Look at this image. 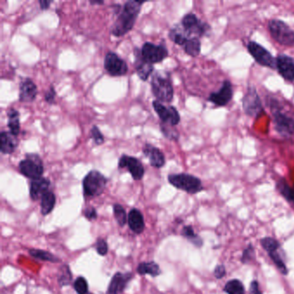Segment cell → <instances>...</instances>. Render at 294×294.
I'll return each instance as SVG.
<instances>
[{
	"mask_svg": "<svg viewBox=\"0 0 294 294\" xmlns=\"http://www.w3.org/2000/svg\"><path fill=\"white\" fill-rule=\"evenodd\" d=\"M223 290L227 294H245V288L239 280H231L224 286Z\"/></svg>",
	"mask_w": 294,
	"mask_h": 294,
	"instance_id": "31",
	"label": "cell"
},
{
	"mask_svg": "<svg viewBox=\"0 0 294 294\" xmlns=\"http://www.w3.org/2000/svg\"><path fill=\"white\" fill-rule=\"evenodd\" d=\"M74 288L78 294H86L88 293V283L84 277H78L74 283Z\"/></svg>",
	"mask_w": 294,
	"mask_h": 294,
	"instance_id": "38",
	"label": "cell"
},
{
	"mask_svg": "<svg viewBox=\"0 0 294 294\" xmlns=\"http://www.w3.org/2000/svg\"><path fill=\"white\" fill-rule=\"evenodd\" d=\"M168 182L175 188L187 192L189 194H196L204 190L200 179L189 174H173L168 175Z\"/></svg>",
	"mask_w": 294,
	"mask_h": 294,
	"instance_id": "5",
	"label": "cell"
},
{
	"mask_svg": "<svg viewBox=\"0 0 294 294\" xmlns=\"http://www.w3.org/2000/svg\"><path fill=\"white\" fill-rule=\"evenodd\" d=\"M104 67L106 72L112 77L125 75L129 71L126 62L112 51L108 52L105 56Z\"/></svg>",
	"mask_w": 294,
	"mask_h": 294,
	"instance_id": "11",
	"label": "cell"
},
{
	"mask_svg": "<svg viewBox=\"0 0 294 294\" xmlns=\"http://www.w3.org/2000/svg\"><path fill=\"white\" fill-rule=\"evenodd\" d=\"M142 55L152 65L163 62L168 56V48L164 45H156L152 42H145L141 48Z\"/></svg>",
	"mask_w": 294,
	"mask_h": 294,
	"instance_id": "12",
	"label": "cell"
},
{
	"mask_svg": "<svg viewBox=\"0 0 294 294\" xmlns=\"http://www.w3.org/2000/svg\"><path fill=\"white\" fill-rule=\"evenodd\" d=\"M247 48L250 55L259 65L270 69H276V58H274L270 52L262 45L259 44L257 41H250L247 45Z\"/></svg>",
	"mask_w": 294,
	"mask_h": 294,
	"instance_id": "10",
	"label": "cell"
},
{
	"mask_svg": "<svg viewBox=\"0 0 294 294\" xmlns=\"http://www.w3.org/2000/svg\"><path fill=\"white\" fill-rule=\"evenodd\" d=\"M92 294V293H89V292H88V293H87V294Z\"/></svg>",
	"mask_w": 294,
	"mask_h": 294,
	"instance_id": "48",
	"label": "cell"
},
{
	"mask_svg": "<svg viewBox=\"0 0 294 294\" xmlns=\"http://www.w3.org/2000/svg\"><path fill=\"white\" fill-rule=\"evenodd\" d=\"M168 37L173 42H175V44L184 47L186 41L192 37L184 30L182 24H176L169 31Z\"/></svg>",
	"mask_w": 294,
	"mask_h": 294,
	"instance_id": "24",
	"label": "cell"
},
{
	"mask_svg": "<svg viewBox=\"0 0 294 294\" xmlns=\"http://www.w3.org/2000/svg\"><path fill=\"white\" fill-rule=\"evenodd\" d=\"M118 168H127L135 181H140L144 178L145 174V169L142 161L137 158L127 154H123L120 157Z\"/></svg>",
	"mask_w": 294,
	"mask_h": 294,
	"instance_id": "14",
	"label": "cell"
},
{
	"mask_svg": "<svg viewBox=\"0 0 294 294\" xmlns=\"http://www.w3.org/2000/svg\"><path fill=\"white\" fill-rule=\"evenodd\" d=\"M267 28L271 37L285 47L294 46V31L284 21L273 18L268 21Z\"/></svg>",
	"mask_w": 294,
	"mask_h": 294,
	"instance_id": "4",
	"label": "cell"
},
{
	"mask_svg": "<svg viewBox=\"0 0 294 294\" xmlns=\"http://www.w3.org/2000/svg\"><path fill=\"white\" fill-rule=\"evenodd\" d=\"M226 275L225 267L223 265H219L217 266L214 270V276H215L218 280H220L222 278L224 277Z\"/></svg>",
	"mask_w": 294,
	"mask_h": 294,
	"instance_id": "44",
	"label": "cell"
},
{
	"mask_svg": "<svg viewBox=\"0 0 294 294\" xmlns=\"http://www.w3.org/2000/svg\"><path fill=\"white\" fill-rule=\"evenodd\" d=\"M183 48L185 54L192 57H197L201 52V41L199 38L191 37L186 41Z\"/></svg>",
	"mask_w": 294,
	"mask_h": 294,
	"instance_id": "29",
	"label": "cell"
},
{
	"mask_svg": "<svg viewBox=\"0 0 294 294\" xmlns=\"http://www.w3.org/2000/svg\"><path fill=\"white\" fill-rule=\"evenodd\" d=\"M268 106L273 115L274 128L278 133L285 138H294V115L282 107L281 102L271 98Z\"/></svg>",
	"mask_w": 294,
	"mask_h": 294,
	"instance_id": "2",
	"label": "cell"
},
{
	"mask_svg": "<svg viewBox=\"0 0 294 294\" xmlns=\"http://www.w3.org/2000/svg\"><path fill=\"white\" fill-rule=\"evenodd\" d=\"M90 3L92 5H103L105 3V1H102V0H91Z\"/></svg>",
	"mask_w": 294,
	"mask_h": 294,
	"instance_id": "47",
	"label": "cell"
},
{
	"mask_svg": "<svg viewBox=\"0 0 294 294\" xmlns=\"http://www.w3.org/2000/svg\"><path fill=\"white\" fill-rule=\"evenodd\" d=\"M276 69L280 75L288 82H294V58L280 54L276 57Z\"/></svg>",
	"mask_w": 294,
	"mask_h": 294,
	"instance_id": "16",
	"label": "cell"
},
{
	"mask_svg": "<svg viewBox=\"0 0 294 294\" xmlns=\"http://www.w3.org/2000/svg\"><path fill=\"white\" fill-rule=\"evenodd\" d=\"M55 97H56V92H55V88L51 86L45 93V101L49 105H53V104H55Z\"/></svg>",
	"mask_w": 294,
	"mask_h": 294,
	"instance_id": "42",
	"label": "cell"
},
{
	"mask_svg": "<svg viewBox=\"0 0 294 294\" xmlns=\"http://www.w3.org/2000/svg\"><path fill=\"white\" fill-rule=\"evenodd\" d=\"M113 212H114V216L115 219L118 225L120 227H123L126 224L127 221H128V217L126 215V212L125 209L123 208L122 205L119 204H115L113 205Z\"/></svg>",
	"mask_w": 294,
	"mask_h": 294,
	"instance_id": "34",
	"label": "cell"
},
{
	"mask_svg": "<svg viewBox=\"0 0 294 294\" xmlns=\"http://www.w3.org/2000/svg\"><path fill=\"white\" fill-rule=\"evenodd\" d=\"M268 255H269L271 259L274 261V263L276 265V267H278V269L280 270L281 274L287 275L288 274V267L286 266V264H285L283 260L281 259L280 254L278 253L277 251H274V252L269 253Z\"/></svg>",
	"mask_w": 294,
	"mask_h": 294,
	"instance_id": "37",
	"label": "cell"
},
{
	"mask_svg": "<svg viewBox=\"0 0 294 294\" xmlns=\"http://www.w3.org/2000/svg\"><path fill=\"white\" fill-rule=\"evenodd\" d=\"M29 254L33 258L37 259V260L49 261V262H54V263L61 261L58 257H55V255H53L48 251H45V250L31 249V250H29Z\"/></svg>",
	"mask_w": 294,
	"mask_h": 294,
	"instance_id": "30",
	"label": "cell"
},
{
	"mask_svg": "<svg viewBox=\"0 0 294 294\" xmlns=\"http://www.w3.org/2000/svg\"><path fill=\"white\" fill-rule=\"evenodd\" d=\"M233 95H234V90H233L232 83L229 80H224L219 91L213 92L210 94L208 100L215 106L222 107V106H227L231 101Z\"/></svg>",
	"mask_w": 294,
	"mask_h": 294,
	"instance_id": "15",
	"label": "cell"
},
{
	"mask_svg": "<svg viewBox=\"0 0 294 294\" xmlns=\"http://www.w3.org/2000/svg\"><path fill=\"white\" fill-rule=\"evenodd\" d=\"M152 105L154 107V111L160 117L161 123L175 127L178 125L181 122L180 113L175 106H166L157 100L153 101Z\"/></svg>",
	"mask_w": 294,
	"mask_h": 294,
	"instance_id": "13",
	"label": "cell"
},
{
	"mask_svg": "<svg viewBox=\"0 0 294 294\" xmlns=\"http://www.w3.org/2000/svg\"><path fill=\"white\" fill-rule=\"evenodd\" d=\"M132 278H133V274L131 273L123 274L117 272L114 274L111 281L110 282L106 294H123L126 288L127 285L129 284V282L131 281Z\"/></svg>",
	"mask_w": 294,
	"mask_h": 294,
	"instance_id": "18",
	"label": "cell"
},
{
	"mask_svg": "<svg viewBox=\"0 0 294 294\" xmlns=\"http://www.w3.org/2000/svg\"><path fill=\"white\" fill-rule=\"evenodd\" d=\"M56 197L55 193L48 191L41 198V212L43 216L48 215L55 208Z\"/></svg>",
	"mask_w": 294,
	"mask_h": 294,
	"instance_id": "27",
	"label": "cell"
},
{
	"mask_svg": "<svg viewBox=\"0 0 294 294\" xmlns=\"http://www.w3.org/2000/svg\"><path fill=\"white\" fill-rule=\"evenodd\" d=\"M277 189L281 195L294 205V188L289 185L285 179L281 178L278 181Z\"/></svg>",
	"mask_w": 294,
	"mask_h": 294,
	"instance_id": "28",
	"label": "cell"
},
{
	"mask_svg": "<svg viewBox=\"0 0 294 294\" xmlns=\"http://www.w3.org/2000/svg\"><path fill=\"white\" fill-rule=\"evenodd\" d=\"M256 258V252L253 245L250 244L243 251V256L241 258V261L243 264H249Z\"/></svg>",
	"mask_w": 294,
	"mask_h": 294,
	"instance_id": "39",
	"label": "cell"
},
{
	"mask_svg": "<svg viewBox=\"0 0 294 294\" xmlns=\"http://www.w3.org/2000/svg\"><path fill=\"white\" fill-rule=\"evenodd\" d=\"M53 3H54V1H52V0H40L39 1L40 9L42 10H48Z\"/></svg>",
	"mask_w": 294,
	"mask_h": 294,
	"instance_id": "46",
	"label": "cell"
},
{
	"mask_svg": "<svg viewBox=\"0 0 294 294\" xmlns=\"http://www.w3.org/2000/svg\"><path fill=\"white\" fill-rule=\"evenodd\" d=\"M73 280V274L70 267L68 265H64L59 271L58 284L61 288L69 286Z\"/></svg>",
	"mask_w": 294,
	"mask_h": 294,
	"instance_id": "32",
	"label": "cell"
},
{
	"mask_svg": "<svg viewBox=\"0 0 294 294\" xmlns=\"http://www.w3.org/2000/svg\"><path fill=\"white\" fill-rule=\"evenodd\" d=\"M137 271L140 275H150L152 277H156L161 273L160 266L154 261L142 262L137 266Z\"/></svg>",
	"mask_w": 294,
	"mask_h": 294,
	"instance_id": "26",
	"label": "cell"
},
{
	"mask_svg": "<svg viewBox=\"0 0 294 294\" xmlns=\"http://www.w3.org/2000/svg\"><path fill=\"white\" fill-rule=\"evenodd\" d=\"M18 140L10 131L3 130L0 133V151L3 154H11L17 149Z\"/></svg>",
	"mask_w": 294,
	"mask_h": 294,
	"instance_id": "22",
	"label": "cell"
},
{
	"mask_svg": "<svg viewBox=\"0 0 294 294\" xmlns=\"http://www.w3.org/2000/svg\"><path fill=\"white\" fill-rule=\"evenodd\" d=\"M243 108L247 116L259 118L264 113V107L255 86L248 87L243 99Z\"/></svg>",
	"mask_w": 294,
	"mask_h": 294,
	"instance_id": "8",
	"label": "cell"
},
{
	"mask_svg": "<svg viewBox=\"0 0 294 294\" xmlns=\"http://www.w3.org/2000/svg\"><path fill=\"white\" fill-rule=\"evenodd\" d=\"M8 122L7 126L10 130V133L17 137L20 134V119H19V112L17 110L10 108L7 111Z\"/></svg>",
	"mask_w": 294,
	"mask_h": 294,
	"instance_id": "25",
	"label": "cell"
},
{
	"mask_svg": "<svg viewBox=\"0 0 294 294\" xmlns=\"http://www.w3.org/2000/svg\"><path fill=\"white\" fill-rule=\"evenodd\" d=\"M151 89L159 102L171 103L174 99L175 90L171 77L167 72L159 71L152 74Z\"/></svg>",
	"mask_w": 294,
	"mask_h": 294,
	"instance_id": "3",
	"label": "cell"
},
{
	"mask_svg": "<svg viewBox=\"0 0 294 294\" xmlns=\"http://www.w3.org/2000/svg\"><path fill=\"white\" fill-rule=\"evenodd\" d=\"M96 250L99 256H106L108 253V244L106 240L99 238L96 242Z\"/></svg>",
	"mask_w": 294,
	"mask_h": 294,
	"instance_id": "41",
	"label": "cell"
},
{
	"mask_svg": "<svg viewBox=\"0 0 294 294\" xmlns=\"http://www.w3.org/2000/svg\"><path fill=\"white\" fill-rule=\"evenodd\" d=\"M134 55H135V69L137 74L142 80L146 81L152 75V73L154 72V65L148 63L143 57L141 48H135Z\"/></svg>",
	"mask_w": 294,
	"mask_h": 294,
	"instance_id": "17",
	"label": "cell"
},
{
	"mask_svg": "<svg viewBox=\"0 0 294 294\" xmlns=\"http://www.w3.org/2000/svg\"><path fill=\"white\" fill-rule=\"evenodd\" d=\"M49 186H50V181L44 177L31 181V187H30V195L31 199L34 201L41 199V197L49 191Z\"/></svg>",
	"mask_w": 294,
	"mask_h": 294,
	"instance_id": "21",
	"label": "cell"
},
{
	"mask_svg": "<svg viewBox=\"0 0 294 294\" xmlns=\"http://www.w3.org/2000/svg\"><path fill=\"white\" fill-rule=\"evenodd\" d=\"M293 187H294V186H293Z\"/></svg>",
	"mask_w": 294,
	"mask_h": 294,
	"instance_id": "49",
	"label": "cell"
},
{
	"mask_svg": "<svg viewBox=\"0 0 294 294\" xmlns=\"http://www.w3.org/2000/svg\"><path fill=\"white\" fill-rule=\"evenodd\" d=\"M250 294H262L257 281H252L250 284Z\"/></svg>",
	"mask_w": 294,
	"mask_h": 294,
	"instance_id": "45",
	"label": "cell"
},
{
	"mask_svg": "<svg viewBox=\"0 0 294 294\" xmlns=\"http://www.w3.org/2000/svg\"><path fill=\"white\" fill-rule=\"evenodd\" d=\"M83 214L85 216V218L89 221H93L98 218V212H97L96 209L93 208L92 206L85 209Z\"/></svg>",
	"mask_w": 294,
	"mask_h": 294,
	"instance_id": "43",
	"label": "cell"
},
{
	"mask_svg": "<svg viewBox=\"0 0 294 294\" xmlns=\"http://www.w3.org/2000/svg\"><path fill=\"white\" fill-rule=\"evenodd\" d=\"M260 244L268 254L277 251L280 248V243H278L277 240L274 239L273 237H263L260 240Z\"/></svg>",
	"mask_w": 294,
	"mask_h": 294,
	"instance_id": "36",
	"label": "cell"
},
{
	"mask_svg": "<svg viewBox=\"0 0 294 294\" xmlns=\"http://www.w3.org/2000/svg\"><path fill=\"white\" fill-rule=\"evenodd\" d=\"M108 180L100 172L93 170L89 172L83 180V192L85 197L94 198L102 194Z\"/></svg>",
	"mask_w": 294,
	"mask_h": 294,
	"instance_id": "6",
	"label": "cell"
},
{
	"mask_svg": "<svg viewBox=\"0 0 294 294\" xmlns=\"http://www.w3.org/2000/svg\"><path fill=\"white\" fill-rule=\"evenodd\" d=\"M144 3V1L138 0H130L125 2L119 14H117L118 16L116 20L110 28L111 35L116 37H121L129 33L133 29L140 13L142 5Z\"/></svg>",
	"mask_w": 294,
	"mask_h": 294,
	"instance_id": "1",
	"label": "cell"
},
{
	"mask_svg": "<svg viewBox=\"0 0 294 294\" xmlns=\"http://www.w3.org/2000/svg\"><path fill=\"white\" fill-rule=\"evenodd\" d=\"M37 86L31 79L26 78L19 86V100L23 103H31L37 96Z\"/></svg>",
	"mask_w": 294,
	"mask_h": 294,
	"instance_id": "20",
	"label": "cell"
},
{
	"mask_svg": "<svg viewBox=\"0 0 294 294\" xmlns=\"http://www.w3.org/2000/svg\"><path fill=\"white\" fill-rule=\"evenodd\" d=\"M128 224L130 229L136 234L143 233L145 228L144 216L138 209L130 210L128 215Z\"/></svg>",
	"mask_w": 294,
	"mask_h": 294,
	"instance_id": "23",
	"label": "cell"
},
{
	"mask_svg": "<svg viewBox=\"0 0 294 294\" xmlns=\"http://www.w3.org/2000/svg\"><path fill=\"white\" fill-rule=\"evenodd\" d=\"M181 24L192 37H203L209 35L211 31V26L207 23L200 20L195 14L192 12L183 17Z\"/></svg>",
	"mask_w": 294,
	"mask_h": 294,
	"instance_id": "9",
	"label": "cell"
},
{
	"mask_svg": "<svg viewBox=\"0 0 294 294\" xmlns=\"http://www.w3.org/2000/svg\"><path fill=\"white\" fill-rule=\"evenodd\" d=\"M161 133L163 134L167 139L171 141H178L180 138V133L178 130L175 129V127L171 126L166 123H161Z\"/></svg>",
	"mask_w": 294,
	"mask_h": 294,
	"instance_id": "35",
	"label": "cell"
},
{
	"mask_svg": "<svg viewBox=\"0 0 294 294\" xmlns=\"http://www.w3.org/2000/svg\"><path fill=\"white\" fill-rule=\"evenodd\" d=\"M182 235L185 236V238H187L189 241H191L196 247L199 248L203 245V240L198 235H196L192 226H184V228L182 229Z\"/></svg>",
	"mask_w": 294,
	"mask_h": 294,
	"instance_id": "33",
	"label": "cell"
},
{
	"mask_svg": "<svg viewBox=\"0 0 294 294\" xmlns=\"http://www.w3.org/2000/svg\"><path fill=\"white\" fill-rule=\"evenodd\" d=\"M143 153L148 158L149 163L155 168H161L166 163V158L160 148L154 147L153 144H144Z\"/></svg>",
	"mask_w": 294,
	"mask_h": 294,
	"instance_id": "19",
	"label": "cell"
},
{
	"mask_svg": "<svg viewBox=\"0 0 294 294\" xmlns=\"http://www.w3.org/2000/svg\"><path fill=\"white\" fill-rule=\"evenodd\" d=\"M19 172L26 178L37 180L41 178L44 173V165L37 154H27L18 164Z\"/></svg>",
	"mask_w": 294,
	"mask_h": 294,
	"instance_id": "7",
	"label": "cell"
},
{
	"mask_svg": "<svg viewBox=\"0 0 294 294\" xmlns=\"http://www.w3.org/2000/svg\"><path fill=\"white\" fill-rule=\"evenodd\" d=\"M90 133H91V138L93 139L94 144L98 145V146L105 143V137L101 133L99 127L96 126V125L93 126V128L90 130Z\"/></svg>",
	"mask_w": 294,
	"mask_h": 294,
	"instance_id": "40",
	"label": "cell"
}]
</instances>
